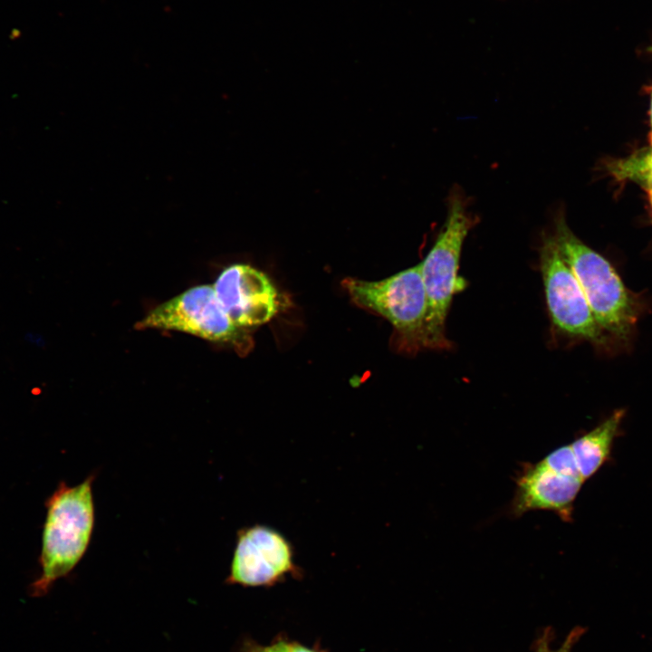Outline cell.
<instances>
[{"label": "cell", "mask_w": 652, "mask_h": 652, "mask_svg": "<svg viewBox=\"0 0 652 652\" xmlns=\"http://www.w3.org/2000/svg\"><path fill=\"white\" fill-rule=\"evenodd\" d=\"M651 141H652V139H651Z\"/></svg>", "instance_id": "ac0fdd59"}, {"label": "cell", "mask_w": 652, "mask_h": 652, "mask_svg": "<svg viewBox=\"0 0 652 652\" xmlns=\"http://www.w3.org/2000/svg\"><path fill=\"white\" fill-rule=\"evenodd\" d=\"M291 652H316L298 643H290Z\"/></svg>", "instance_id": "2e32d148"}, {"label": "cell", "mask_w": 652, "mask_h": 652, "mask_svg": "<svg viewBox=\"0 0 652 652\" xmlns=\"http://www.w3.org/2000/svg\"><path fill=\"white\" fill-rule=\"evenodd\" d=\"M300 573L293 546L279 531L264 524L237 531L226 583L270 587L289 574Z\"/></svg>", "instance_id": "8992f818"}, {"label": "cell", "mask_w": 652, "mask_h": 652, "mask_svg": "<svg viewBox=\"0 0 652 652\" xmlns=\"http://www.w3.org/2000/svg\"><path fill=\"white\" fill-rule=\"evenodd\" d=\"M551 224L550 232L578 279L597 323L618 338H627L636 311L619 276L608 260L574 235L562 209L555 210Z\"/></svg>", "instance_id": "3957f363"}, {"label": "cell", "mask_w": 652, "mask_h": 652, "mask_svg": "<svg viewBox=\"0 0 652 652\" xmlns=\"http://www.w3.org/2000/svg\"><path fill=\"white\" fill-rule=\"evenodd\" d=\"M650 118H651V126H652V88H651ZM651 139H652V137H651Z\"/></svg>", "instance_id": "e0dca14e"}, {"label": "cell", "mask_w": 652, "mask_h": 652, "mask_svg": "<svg viewBox=\"0 0 652 652\" xmlns=\"http://www.w3.org/2000/svg\"><path fill=\"white\" fill-rule=\"evenodd\" d=\"M582 483L581 478L559 474L541 461L529 465L516 481L513 513L521 515L532 510H547L564 521H570L573 503Z\"/></svg>", "instance_id": "9c48e42d"}, {"label": "cell", "mask_w": 652, "mask_h": 652, "mask_svg": "<svg viewBox=\"0 0 652 652\" xmlns=\"http://www.w3.org/2000/svg\"><path fill=\"white\" fill-rule=\"evenodd\" d=\"M446 217L435 244L420 262L427 309L423 328V347L447 349L446 320L454 294L461 283L458 268L464 242L476 224L469 199L458 185L446 198Z\"/></svg>", "instance_id": "7a4b0ae2"}, {"label": "cell", "mask_w": 652, "mask_h": 652, "mask_svg": "<svg viewBox=\"0 0 652 652\" xmlns=\"http://www.w3.org/2000/svg\"><path fill=\"white\" fill-rule=\"evenodd\" d=\"M541 462L559 474L581 478L570 445L554 450Z\"/></svg>", "instance_id": "7c38bea8"}, {"label": "cell", "mask_w": 652, "mask_h": 652, "mask_svg": "<svg viewBox=\"0 0 652 652\" xmlns=\"http://www.w3.org/2000/svg\"><path fill=\"white\" fill-rule=\"evenodd\" d=\"M624 411L617 410L600 425L570 444L583 480L593 475L608 458Z\"/></svg>", "instance_id": "30bf717a"}, {"label": "cell", "mask_w": 652, "mask_h": 652, "mask_svg": "<svg viewBox=\"0 0 652 652\" xmlns=\"http://www.w3.org/2000/svg\"><path fill=\"white\" fill-rule=\"evenodd\" d=\"M95 478L92 473L72 486L61 481L45 500L38 557L40 574L30 584V596L46 595L54 582L68 576L86 553L95 524Z\"/></svg>", "instance_id": "6da1fadb"}, {"label": "cell", "mask_w": 652, "mask_h": 652, "mask_svg": "<svg viewBox=\"0 0 652 652\" xmlns=\"http://www.w3.org/2000/svg\"><path fill=\"white\" fill-rule=\"evenodd\" d=\"M342 286L357 305L388 320L408 348L423 347L427 302L420 263L378 281L348 277Z\"/></svg>", "instance_id": "277c9868"}, {"label": "cell", "mask_w": 652, "mask_h": 652, "mask_svg": "<svg viewBox=\"0 0 652 652\" xmlns=\"http://www.w3.org/2000/svg\"><path fill=\"white\" fill-rule=\"evenodd\" d=\"M142 328L177 330L215 341H231L238 327L221 306L213 285H199L151 311Z\"/></svg>", "instance_id": "52a82bcc"}, {"label": "cell", "mask_w": 652, "mask_h": 652, "mask_svg": "<svg viewBox=\"0 0 652 652\" xmlns=\"http://www.w3.org/2000/svg\"><path fill=\"white\" fill-rule=\"evenodd\" d=\"M240 652H291L290 643L279 640L267 647H260L254 643L245 642Z\"/></svg>", "instance_id": "4fadbf2b"}, {"label": "cell", "mask_w": 652, "mask_h": 652, "mask_svg": "<svg viewBox=\"0 0 652 652\" xmlns=\"http://www.w3.org/2000/svg\"><path fill=\"white\" fill-rule=\"evenodd\" d=\"M216 297L237 327L269 321L279 307L278 292L263 272L243 264L224 269L213 285Z\"/></svg>", "instance_id": "ba28073f"}, {"label": "cell", "mask_w": 652, "mask_h": 652, "mask_svg": "<svg viewBox=\"0 0 652 652\" xmlns=\"http://www.w3.org/2000/svg\"><path fill=\"white\" fill-rule=\"evenodd\" d=\"M651 205H652V203H651Z\"/></svg>", "instance_id": "d6986e66"}, {"label": "cell", "mask_w": 652, "mask_h": 652, "mask_svg": "<svg viewBox=\"0 0 652 652\" xmlns=\"http://www.w3.org/2000/svg\"><path fill=\"white\" fill-rule=\"evenodd\" d=\"M540 267L552 323L568 335L599 341L601 328L591 312L578 279L561 255L550 231L542 237Z\"/></svg>", "instance_id": "5b68a950"}, {"label": "cell", "mask_w": 652, "mask_h": 652, "mask_svg": "<svg viewBox=\"0 0 652 652\" xmlns=\"http://www.w3.org/2000/svg\"><path fill=\"white\" fill-rule=\"evenodd\" d=\"M551 639V637L548 633L544 634L538 642L535 652H551L552 649L550 646Z\"/></svg>", "instance_id": "9a60e30c"}, {"label": "cell", "mask_w": 652, "mask_h": 652, "mask_svg": "<svg viewBox=\"0 0 652 652\" xmlns=\"http://www.w3.org/2000/svg\"><path fill=\"white\" fill-rule=\"evenodd\" d=\"M583 631L584 630L580 627L575 628L568 634V636L561 644L559 648H557L556 650H552L551 652H571L572 647L579 640Z\"/></svg>", "instance_id": "5bb4252c"}, {"label": "cell", "mask_w": 652, "mask_h": 652, "mask_svg": "<svg viewBox=\"0 0 652 652\" xmlns=\"http://www.w3.org/2000/svg\"><path fill=\"white\" fill-rule=\"evenodd\" d=\"M619 173L643 182L652 203V149L643 156L622 162Z\"/></svg>", "instance_id": "8fae6325"}]
</instances>
